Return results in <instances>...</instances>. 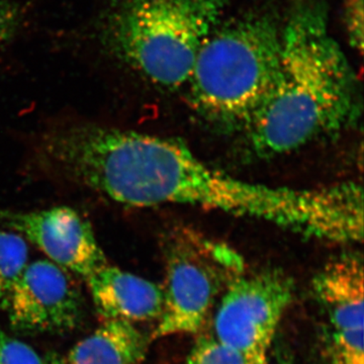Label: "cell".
Masks as SVG:
<instances>
[{"label": "cell", "mask_w": 364, "mask_h": 364, "mask_svg": "<svg viewBox=\"0 0 364 364\" xmlns=\"http://www.w3.org/2000/svg\"><path fill=\"white\" fill-rule=\"evenodd\" d=\"M294 294L293 280L282 270L242 273L223 293L213 335L251 363L267 364L277 327Z\"/></svg>", "instance_id": "8992f818"}, {"label": "cell", "mask_w": 364, "mask_h": 364, "mask_svg": "<svg viewBox=\"0 0 364 364\" xmlns=\"http://www.w3.org/2000/svg\"><path fill=\"white\" fill-rule=\"evenodd\" d=\"M44 363V364H66L61 358H57V356H50Z\"/></svg>", "instance_id": "ac0fdd59"}, {"label": "cell", "mask_w": 364, "mask_h": 364, "mask_svg": "<svg viewBox=\"0 0 364 364\" xmlns=\"http://www.w3.org/2000/svg\"><path fill=\"white\" fill-rule=\"evenodd\" d=\"M346 26L352 47L363 52V0H347Z\"/></svg>", "instance_id": "9a60e30c"}, {"label": "cell", "mask_w": 364, "mask_h": 364, "mask_svg": "<svg viewBox=\"0 0 364 364\" xmlns=\"http://www.w3.org/2000/svg\"><path fill=\"white\" fill-rule=\"evenodd\" d=\"M267 364H294L291 356L287 355L284 351H279L273 354L272 358H268Z\"/></svg>", "instance_id": "e0dca14e"}, {"label": "cell", "mask_w": 364, "mask_h": 364, "mask_svg": "<svg viewBox=\"0 0 364 364\" xmlns=\"http://www.w3.org/2000/svg\"><path fill=\"white\" fill-rule=\"evenodd\" d=\"M30 345L0 331V364H44Z\"/></svg>", "instance_id": "5bb4252c"}, {"label": "cell", "mask_w": 364, "mask_h": 364, "mask_svg": "<svg viewBox=\"0 0 364 364\" xmlns=\"http://www.w3.org/2000/svg\"><path fill=\"white\" fill-rule=\"evenodd\" d=\"M149 339L133 323L105 320L69 352L68 364H140Z\"/></svg>", "instance_id": "8fae6325"}, {"label": "cell", "mask_w": 364, "mask_h": 364, "mask_svg": "<svg viewBox=\"0 0 364 364\" xmlns=\"http://www.w3.org/2000/svg\"><path fill=\"white\" fill-rule=\"evenodd\" d=\"M28 248L23 237L0 231V299H6L28 265Z\"/></svg>", "instance_id": "7c38bea8"}, {"label": "cell", "mask_w": 364, "mask_h": 364, "mask_svg": "<svg viewBox=\"0 0 364 364\" xmlns=\"http://www.w3.org/2000/svg\"><path fill=\"white\" fill-rule=\"evenodd\" d=\"M313 291L324 321L326 364H364L363 257L345 254L328 263Z\"/></svg>", "instance_id": "52a82bcc"}, {"label": "cell", "mask_w": 364, "mask_h": 364, "mask_svg": "<svg viewBox=\"0 0 364 364\" xmlns=\"http://www.w3.org/2000/svg\"><path fill=\"white\" fill-rule=\"evenodd\" d=\"M0 223L35 244L51 262L85 279L107 264L90 223L72 208L0 210Z\"/></svg>", "instance_id": "9c48e42d"}, {"label": "cell", "mask_w": 364, "mask_h": 364, "mask_svg": "<svg viewBox=\"0 0 364 364\" xmlns=\"http://www.w3.org/2000/svg\"><path fill=\"white\" fill-rule=\"evenodd\" d=\"M4 299L11 325L21 331H67L81 318L77 287L51 261L28 263Z\"/></svg>", "instance_id": "ba28073f"}, {"label": "cell", "mask_w": 364, "mask_h": 364, "mask_svg": "<svg viewBox=\"0 0 364 364\" xmlns=\"http://www.w3.org/2000/svg\"><path fill=\"white\" fill-rule=\"evenodd\" d=\"M186 364H252L240 352L223 344L213 333L200 335L189 352Z\"/></svg>", "instance_id": "4fadbf2b"}, {"label": "cell", "mask_w": 364, "mask_h": 364, "mask_svg": "<svg viewBox=\"0 0 364 364\" xmlns=\"http://www.w3.org/2000/svg\"><path fill=\"white\" fill-rule=\"evenodd\" d=\"M20 21L18 9L11 2L0 0V45L13 37Z\"/></svg>", "instance_id": "2e32d148"}, {"label": "cell", "mask_w": 364, "mask_h": 364, "mask_svg": "<svg viewBox=\"0 0 364 364\" xmlns=\"http://www.w3.org/2000/svg\"><path fill=\"white\" fill-rule=\"evenodd\" d=\"M231 0H116L105 18L107 47L168 90L186 86L203 45Z\"/></svg>", "instance_id": "277c9868"}, {"label": "cell", "mask_w": 364, "mask_h": 364, "mask_svg": "<svg viewBox=\"0 0 364 364\" xmlns=\"http://www.w3.org/2000/svg\"><path fill=\"white\" fill-rule=\"evenodd\" d=\"M163 309L151 339L202 331L220 294L244 273L243 259L227 244L178 227L164 240Z\"/></svg>", "instance_id": "5b68a950"}, {"label": "cell", "mask_w": 364, "mask_h": 364, "mask_svg": "<svg viewBox=\"0 0 364 364\" xmlns=\"http://www.w3.org/2000/svg\"><path fill=\"white\" fill-rule=\"evenodd\" d=\"M282 31L267 14L220 23L196 56L189 105L210 123L245 129L277 79Z\"/></svg>", "instance_id": "3957f363"}, {"label": "cell", "mask_w": 364, "mask_h": 364, "mask_svg": "<svg viewBox=\"0 0 364 364\" xmlns=\"http://www.w3.org/2000/svg\"><path fill=\"white\" fill-rule=\"evenodd\" d=\"M93 303L105 320L148 322L160 318L161 286L109 264L87 279Z\"/></svg>", "instance_id": "30bf717a"}, {"label": "cell", "mask_w": 364, "mask_h": 364, "mask_svg": "<svg viewBox=\"0 0 364 364\" xmlns=\"http://www.w3.org/2000/svg\"><path fill=\"white\" fill-rule=\"evenodd\" d=\"M358 81L321 4L299 6L282 28L279 73L246 128L259 156L287 154L355 121Z\"/></svg>", "instance_id": "7a4b0ae2"}, {"label": "cell", "mask_w": 364, "mask_h": 364, "mask_svg": "<svg viewBox=\"0 0 364 364\" xmlns=\"http://www.w3.org/2000/svg\"><path fill=\"white\" fill-rule=\"evenodd\" d=\"M77 173L83 186L130 207L193 205L321 240H363V196L358 184L299 189L244 181L161 136L93 127L79 148Z\"/></svg>", "instance_id": "6da1fadb"}]
</instances>
